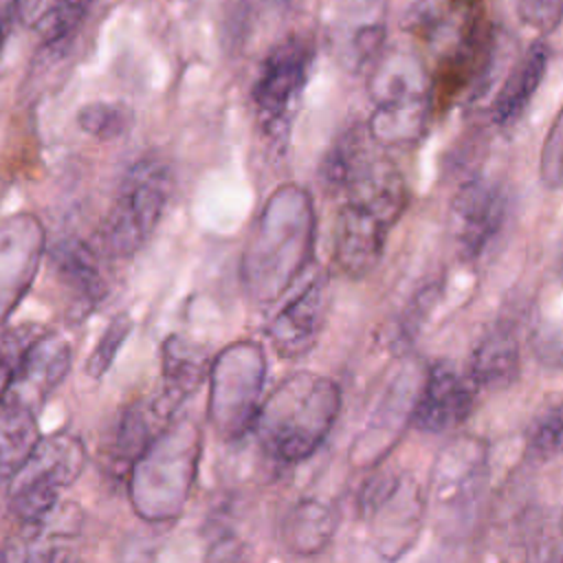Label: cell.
Instances as JSON below:
<instances>
[{"label": "cell", "instance_id": "obj_17", "mask_svg": "<svg viewBox=\"0 0 563 563\" xmlns=\"http://www.w3.org/2000/svg\"><path fill=\"white\" fill-rule=\"evenodd\" d=\"M548 62H550V46L543 40L532 42L526 48V53L517 59V64L504 79L490 108L493 121L497 125L501 128L512 125L523 114V110L528 108V103L532 101L537 88L545 77Z\"/></svg>", "mask_w": 563, "mask_h": 563}, {"label": "cell", "instance_id": "obj_21", "mask_svg": "<svg viewBox=\"0 0 563 563\" xmlns=\"http://www.w3.org/2000/svg\"><path fill=\"white\" fill-rule=\"evenodd\" d=\"M37 442L35 411L24 405L0 402V486H9Z\"/></svg>", "mask_w": 563, "mask_h": 563}, {"label": "cell", "instance_id": "obj_5", "mask_svg": "<svg viewBox=\"0 0 563 563\" xmlns=\"http://www.w3.org/2000/svg\"><path fill=\"white\" fill-rule=\"evenodd\" d=\"M314 59V44L306 35H288L271 48L253 84V103L262 130L279 141L288 134Z\"/></svg>", "mask_w": 563, "mask_h": 563}, {"label": "cell", "instance_id": "obj_32", "mask_svg": "<svg viewBox=\"0 0 563 563\" xmlns=\"http://www.w3.org/2000/svg\"><path fill=\"white\" fill-rule=\"evenodd\" d=\"M9 24H11V20H9L7 15H0V51H2V44H4V40H7Z\"/></svg>", "mask_w": 563, "mask_h": 563}, {"label": "cell", "instance_id": "obj_23", "mask_svg": "<svg viewBox=\"0 0 563 563\" xmlns=\"http://www.w3.org/2000/svg\"><path fill=\"white\" fill-rule=\"evenodd\" d=\"M152 418H161L152 405V411L143 405H132L123 416L114 433L110 462L117 471H125L130 464L139 462V457L147 451L152 440Z\"/></svg>", "mask_w": 563, "mask_h": 563}, {"label": "cell", "instance_id": "obj_34", "mask_svg": "<svg viewBox=\"0 0 563 563\" xmlns=\"http://www.w3.org/2000/svg\"><path fill=\"white\" fill-rule=\"evenodd\" d=\"M561 273H563V253H561Z\"/></svg>", "mask_w": 563, "mask_h": 563}, {"label": "cell", "instance_id": "obj_13", "mask_svg": "<svg viewBox=\"0 0 563 563\" xmlns=\"http://www.w3.org/2000/svg\"><path fill=\"white\" fill-rule=\"evenodd\" d=\"M486 477V446L477 438H457L435 460L431 497L438 508H468Z\"/></svg>", "mask_w": 563, "mask_h": 563}, {"label": "cell", "instance_id": "obj_12", "mask_svg": "<svg viewBox=\"0 0 563 563\" xmlns=\"http://www.w3.org/2000/svg\"><path fill=\"white\" fill-rule=\"evenodd\" d=\"M70 363L73 350L68 341L55 332L44 330L24 354L0 402H15L37 411L48 394L55 391L57 385L66 378Z\"/></svg>", "mask_w": 563, "mask_h": 563}, {"label": "cell", "instance_id": "obj_10", "mask_svg": "<svg viewBox=\"0 0 563 563\" xmlns=\"http://www.w3.org/2000/svg\"><path fill=\"white\" fill-rule=\"evenodd\" d=\"M477 385L451 361H438L427 369L418 389L411 424L422 433H444L464 422L473 409Z\"/></svg>", "mask_w": 563, "mask_h": 563}, {"label": "cell", "instance_id": "obj_6", "mask_svg": "<svg viewBox=\"0 0 563 563\" xmlns=\"http://www.w3.org/2000/svg\"><path fill=\"white\" fill-rule=\"evenodd\" d=\"M264 374L262 347L251 341L235 343L218 356L211 378V418L222 435L238 438L255 424Z\"/></svg>", "mask_w": 563, "mask_h": 563}, {"label": "cell", "instance_id": "obj_33", "mask_svg": "<svg viewBox=\"0 0 563 563\" xmlns=\"http://www.w3.org/2000/svg\"><path fill=\"white\" fill-rule=\"evenodd\" d=\"M7 559H9V554H7V552L0 548V561H7Z\"/></svg>", "mask_w": 563, "mask_h": 563}, {"label": "cell", "instance_id": "obj_24", "mask_svg": "<svg viewBox=\"0 0 563 563\" xmlns=\"http://www.w3.org/2000/svg\"><path fill=\"white\" fill-rule=\"evenodd\" d=\"M92 0H48L35 26L44 46H57L68 40L84 22Z\"/></svg>", "mask_w": 563, "mask_h": 563}, {"label": "cell", "instance_id": "obj_11", "mask_svg": "<svg viewBox=\"0 0 563 563\" xmlns=\"http://www.w3.org/2000/svg\"><path fill=\"white\" fill-rule=\"evenodd\" d=\"M416 369V367H413ZM411 367L402 369L391 387L380 398L367 427L356 438L350 451V460L358 468L376 466L400 440L407 424H411V411L422 380Z\"/></svg>", "mask_w": 563, "mask_h": 563}, {"label": "cell", "instance_id": "obj_8", "mask_svg": "<svg viewBox=\"0 0 563 563\" xmlns=\"http://www.w3.org/2000/svg\"><path fill=\"white\" fill-rule=\"evenodd\" d=\"M358 508L363 517L374 521L376 548L383 556H400L416 541L422 501L416 484L409 479L396 473H378L369 477L363 484Z\"/></svg>", "mask_w": 563, "mask_h": 563}, {"label": "cell", "instance_id": "obj_7", "mask_svg": "<svg viewBox=\"0 0 563 563\" xmlns=\"http://www.w3.org/2000/svg\"><path fill=\"white\" fill-rule=\"evenodd\" d=\"M495 31L477 13H466L464 29L457 44L440 62L431 77L433 112L449 110L462 97H477L488 86L495 66Z\"/></svg>", "mask_w": 563, "mask_h": 563}, {"label": "cell", "instance_id": "obj_15", "mask_svg": "<svg viewBox=\"0 0 563 563\" xmlns=\"http://www.w3.org/2000/svg\"><path fill=\"white\" fill-rule=\"evenodd\" d=\"M391 227L376 213L343 202L334 233V255L350 277H365L383 255L385 238Z\"/></svg>", "mask_w": 563, "mask_h": 563}, {"label": "cell", "instance_id": "obj_2", "mask_svg": "<svg viewBox=\"0 0 563 563\" xmlns=\"http://www.w3.org/2000/svg\"><path fill=\"white\" fill-rule=\"evenodd\" d=\"M339 409L336 383L314 374H295L257 409L253 427L273 460L299 462L321 446Z\"/></svg>", "mask_w": 563, "mask_h": 563}, {"label": "cell", "instance_id": "obj_22", "mask_svg": "<svg viewBox=\"0 0 563 563\" xmlns=\"http://www.w3.org/2000/svg\"><path fill=\"white\" fill-rule=\"evenodd\" d=\"M334 508L314 499H306L290 510L284 523L286 548L295 554H314L328 543V539L334 532Z\"/></svg>", "mask_w": 563, "mask_h": 563}, {"label": "cell", "instance_id": "obj_14", "mask_svg": "<svg viewBox=\"0 0 563 563\" xmlns=\"http://www.w3.org/2000/svg\"><path fill=\"white\" fill-rule=\"evenodd\" d=\"M323 275H312L310 282L275 314L268 325V339L282 358H301L319 341L325 314Z\"/></svg>", "mask_w": 563, "mask_h": 563}, {"label": "cell", "instance_id": "obj_16", "mask_svg": "<svg viewBox=\"0 0 563 563\" xmlns=\"http://www.w3.org/2000/svg\"><path fill=\"white\" fill-rule=\"evenodd\" d=\"M51 262L57 279L70 295V314L84 319L106 295V282L95 253L81 240L66 238L53 246Z\"/></svg>", "mask_w": 563, "mask_h": 563}, {"label": "cell", "instance_id": "obj_1", "mask_svg": "<svg viewBox=\"0 0 563 563\" xmlns=\"http://www.w3.org/2000/svg\"><path fill=\"white\" fill-rule=\"evenodd\" d=\"M314 216L310 196L297 185L273 194L246 255V284L260 301L275 299L303 271L312 251Z\"/></svg>", "mask_w": 563, "mask_h": 563}, {"label": "cell", "instance_id": "obj_25", "mask_svg": "<svg viewBox=\"0 0 563 563\" xmlns=\"http://www.w3.org/2000/svg\"><path fill=\"white\" fill-rule=\"evenodd\" d=\"M528 455L548 460L563 449V400H552L539 409L528 429Z\"/></svg>", "mask_w": 563, "mask_h": 563}, {"label": "cell", "instance_id": "obj_35", "mask_svg": "<svg viewBox=\"0 0 563 563\" xmlns=\"http://www.w3.org/2000/svg\"><path fill=\"white\" fill-rule=\"evenodd\" d=\"M561 530H563V515H561Z\"/></svg>", "mask_w": 563, "mask_h": 563}, {"label": "cell", "instance_id": "obj_31", "mask_svg": "<svg viewBox=\"0 0 563 563\" xmlns=\"http://www.w3.org/2000/svg\"><path fill=\"white\" fill-rule=\"evenodd\" d=\"M532 350L543 365L563 367V325H548L537 330L532 336Z\"/></svg>", "mask_w": 563, "mask_h": 563}, {"label": "cell", "instance_id": "obj_4", "mask_svg": "<svg viewBox=\"0 0 563 563\" xmlns=\"http://www.w3.org/2000/svg\"><path fill=\"white\" fill-rule=\"evenodd\" d=\"M174 187L172 169L158 156L136 161L123 176L114 205L110 207L99 240L108 255L128 257L152 235Z\"/></svg>", "mask_w": 563, "mask_h": 563}, {"label": "cell", "instance_id": "obj_19", "mask_svg": "<svg viewBox=\"0 0 563 563\" xmlns=\"http://www.w3.org/2000/svg\"><path fill=\"white\" fill-rule=\"evenodd\" d=\"M207 358L191 343L172 336L163 350V394L154 402L161 418H169L174 409L198 389L205 378Z\"/></svg>", "mask_w": 563, "mask_h": 563}, {"label": "cell", "instance_id": "obj_18", "mask_svg": "<svg viewBox=\"0 0 563 563\" xmlns=\"http://www.w3.org/2000/svg\"><path fill=\"white\" fill-rule=\"evenodd\" d=\"M84 464H86V449L81 440L70 433H57L35 444L33 453L29 455V460L15 473L13 479H42L62 490L79 477Z\"/></svg>", "mask_w": 563, "mask_h": 563}, {"label": "cell", "instance_id": "obj_28", "mask_svg": "<svg viewBox=\"0 0 563 563\" xmlns=\"http://www.w3.org/2000/svg\"><path fill=\"white\" fill-rule=\"evenodd\" d=\"M130 332H132V319H130L128 314H123V312L117 314V317L106 325V330H103L99 343L95 345L92 354H90L88 361H86V374H88L90 378H101V376L110 369V365H112L114 358H117L119 347L125 343V339H128Z\"/></svg>", "mask_w": 563, "mask_h": 563}, {"label": "cell", "instance_id": "obj_20", "mask_svg": "<svg viewBox=\"0 0 563 563\" xmlns=\"http://www.w3.org/2000/svg\"><path fill=\"white\" fill-rule=\"evenodd\" d=\"M519 374V343L510 325L499 323L488 330L473 350L468 376L486 389H504Z\"/></svg>", "mask_w": 563, "mask_h": 563}, {"label": "cell", "instance_id": "obj_9", "mask_svg": "<svg viewBox=\"0 0 563 563\" xmlns=\"http://www.w3.org/2000/svg\"><path fill=\"white\" fill-rule=\"evenodd\" d=\"M506 218V194L501 185L475 176L453 196L449 209L451 238L462 257H477L499 233Z\"/></svg>", "mask_w": 563, "mask_h": 563}, {"label": "cell", "instance_id": "obj_3", "mask_svg": "<svg viewBox=\"0 0 563 563\" xmlns=\"http://www.w3.org/2000/svg\"><path fill=\"white\" fill-rule=\"evenodd\" d=\"M374 110L369 117V136L380 145L416 143L433 114L431 77L409 53L383 57L369 79Z\"/></svg>", "mask_w": 563, "mask_h": 563}, {"label": "cell", "instance_id": "obj_26", "mask_svg": "<svg viewBox=\"0 0 563 563\" xmlns=\"http://www.w3.org/2000/svg\"><path fill=\"white\" fill-rule=\"evenodd\" d=\"M130 110L121 103H106V101H95L86 103L77 112V123L79 128L101 141H112L121 136L128 125H130Z\"/></svg>", "mask_w": 563, "mask_h": 563}, {"label": "cell", "instance_id": "obj_29", "mask_svg": "<svg viewBox=\"0 0 563 563\" xmlns=\"http://www.w3.org/2000/svg\"><path fill=\"white\" fill-rule=\"evenodd\" d=\"M517 15L526 26L550 33L563 20V0H517Z\"/></svg>", "mask_w": 563, "mask_h": 563}, {"label": "cell", "instance_id": "obj_30", "mask_svg": "<svg viewBox=\"0 0 563 563\" xmlns=\"http://www.w3.org/2000/svg\"><path fill=\"white\" fill-rule=\"evenodd\" d=\"M541 176L550 187H563V110L552 121L550 134L545 139Z\"/></svg>", "mask_w": 563, "mask_h": 563}, {"label": "cell", "instance_id": "obj_27", "mask_svg": "<svg viewBox=\"0 0 563 563\" xmlns=\"http://www.w3.org/2000/svg\"><path fill=\"white\" fill-rule=\"evenodd\" d=\"M44 332L42 325L37 323H24L18 328H11L2 339H0V400L18 372L24 354L29 347L37 341V336Z\"/></svg>", "mask_w": 563, "mask_h": 563}]
</instances>
